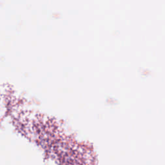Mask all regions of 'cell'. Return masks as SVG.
I'll return each mask as SVG.
<instances>
[]
</instances>
